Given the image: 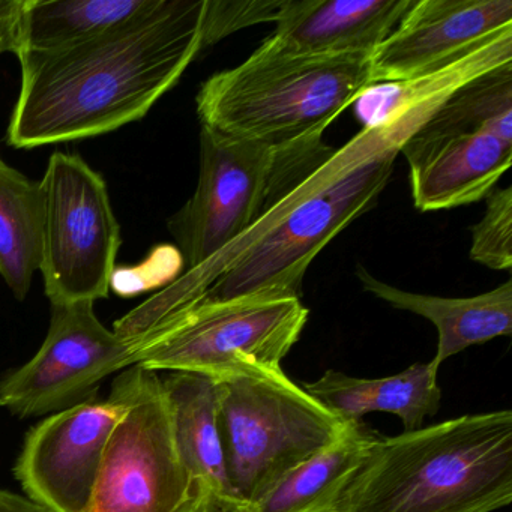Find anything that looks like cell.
I'll use <instances>...</instances> for the list:
<instances>
[{"label": "cell", "instance_id": "9c48e42d", "mask_svg": "<svg viewBox=\"0 0 512 512\" xmlns=\"http://www.w3.org/2000/svg\"><path fill=\"white\" fill-rule=\"evenodd\" d=\"M40 184V271L50 304L106 298L122 238L103 176L79 155L56 152Z\"/></svg>", "mask_w": 512, "mask_h": 512}, {"label": "cell", "instance_id": "d4e9b609", "mask_svg": "<svg viewBox=\"0 0 512 512\" xmlns=\"http://www.w3.org/2000/svg\"><path fill=\"white\" fill-rule=\"evenodd\" d=\"M25 2L0 0V55L19 50V28Z\"/></svg>", "mask_w": 512, "mask_h": 512}, {"label": "cell", "instance_id": "ffe728a7", "mask_svg": "<svg viewBox=\"0 0 512 512\" xmlns=\"http://www.w3.org/2000/svg\"><path fill=\"white\" fill-rule=\"evenodd\" d=\"M158 2L160 0H26L17 53L58 49L94 40L142 19Z\"/></svg>", "mask_w": 512, "mask_h": 512}, {"label": "cell", "instance_id": "9a60e30c", "mask_svg": "<svg viewBox=\"0 0 512 512\" xmlns=\"http://www.w3.org/2000/svg\"><path fill=\"white\" fill-rule=\"evenodd\" d=\"M356 277L371 295L397 310L418 314L436 326L439 335L437 352L430 361L434 370L439 371L446 359L467 347L512 334L511 280H506L490 292L470 298H442L406 292L383 283L361 265L356 268Z\"/></svg>", "mask_w": 512, "mask_h": 512}, {"label": "cell", "instance_id": "8fae6325", "mask_svg": "<svg viewBox=\"0 0 512 512\" xmlns=\"http://www.w3.org/2000/svg\"><path fill=\"white\" fill-rule=\"evenodd\" d=\"M119 418L113 398L59 410L28 434L16 476L50 512H91L107 440Z\"/></svg>", "mask_w": 512, "mask_h": 512}, {"label": "cell", "instance_id": "6da1fadb", "mask_svg": "<svg viewBox=\"0 0 512 512\" xmlns=\"http://www.w3.org/2000/svg\"><path fill=\"white\" fill-rule=\"evenodd\" d=\"M205 0H160L85 43L22 50L7 140L34 149L112 133L148 115L203 50Z\"/></svg>", "mask_w": 512, "mask_h": 512}, {"label": "cell", "instance_id": "52a82bcc", "mask_svg": "<svg viewBox=\"0 0 512 512\" xmlns=\"http://www.w3.org/2000/svg\"><path fill=\"white\" fill-rule=\"evenodd\" d=\"M310 311L298 298H197L149 329L140 367L229 382L275 373Z\"/></svg>", "mask_w": 512, "mask_h": 512}, {"label": "cell", "instance_id": "ac0fdd59", "mask_svg": "<svg viewBox=\"0 0 512 512\" xmlns=\"http://www.w3.org/2000/svg\"><path fill=\"white\" fill-rule=\"evenodd\" d=\"M508 64H512V26L439 70L415 79L368 86L352 104L353 112L362 127H382L428 101L446 100L472 80Z\"/></svg>", "mask_w": 512, "mask_h": 512}, {"label": "cell", "instance_id": "5b68a950", "mask_svg": "<svg viewBox=\"0 0 512 512\" xmlns=\"http://www.w3.org/2000/svg\"><path fill=\"white\" fill-rule=\"evenodd\" d=\"M334 149L323 137L272 148L202 127L196 191L169 221L188 271L205 265L253 229Z\"/></svg>", "mask_w": 512, "mask_h": 512}, {"label": "cell", "instance_id": "7402d4cb", "mask_svg": "<svg viewBox=\"0 0 512 512\" xmlns=\"http://www.w3.org/2000/svg\"><path fill=\"white\" fill-rule=\"evenodd\" d=\"M418 131L431 136L491 131L512 142V64L455 91Z\"/></svg>", "mask_w": 512, "mask_h": 512}, {"label": "cell", "instance_id": "ba28073f", "mask_svg": "<svg viewBox=\"0 0 512 512\" xmlns=\"http://www.w3.org/2000/svg\"><path fill=\"white\" fill-rule=\"evenodd\" d=\"M119 418L104 449L91 512H212L176 445L161 377L133 365L113 383Z\"/></svg>", "mask_w": 512, "mask_h": 512}, {"label": "cell", "instance_id": "4fadbf2b", "mask_svg": "<svg viewBox=\"0 0 512 512\" xmlns=\"http://www.w3.org/2000/svg\"><path fill=\"white\" fill-rule=\"evenodd\" d=\"M415 208L442 211L487 199L511 169L512 142L491 131L422 134L403 143Z\"/></svg>", "mask_w": 512, "mask_h": 512}, {"label": "cell", "instance_id": "5bb4252c", "mask_svg": "<svg viewBox=\"0 0 512 512\" xmlns=\"http://www.w3.org/2000/svg\"><path fill=\"white\" fill-rule=\"evenodd\" d=\"M413 0H284L262 46L295 56H373Z\"/></svg>", "mask_w": 512, "mask_h": 512}, {"label": "cell", "instance_id": "277c9868", "mask_svg": "<svg viewBox=\"0 0 512 512\" xmlns=\"http://www.w3.org/2000/svg\"><path fill=\"white\" fill-rule=\"evenodd\" d=\"M370 56H295L260 46L209 77L197 94L202 127L284 148L322 139L371 83Z\"/></svg>", "mask_w": 512, "mask_h": 512}, {"label": "cell", "instance_id": "603a6c76", "mask_svg": "<svg viewBox=\"0 0 512 512\" xmlns=\"http://www.w3.org/2000/svg\"><path fill=\"white\" fill-rule=\"evenodd\" d=\"M485 202L484 217L470 227V259L494 271H511L512 188H494Z\"/></svg>", "mask_w": 512, "mask_h": 512}, {"label": "cell", "instance_id": "30bf717a", "mask_svg": "<svg viewBox=\"0 0 512 512\" xmlns=\"http://www.w3.org/2000/svg\"><path fill=\"white\" fill-rule=\"evenodd\" d=\"M95 302L52 305L37 355L0 382V406L20 416L44 415L91 401L115 371L139 364L149 332L124 337L98 320Z\"/></svg>", "mask_w": 512, "mask_h": 512}, {"label": "cell", "instance_id": "3957f363", "mask_svg": "<svg viewBox=\"0 0 512 512\" xmlns=\"http://www.w3.org/2000/svg\"><path fill=\"white\" fill-rule=\"evenodd\" d=\"M512 502V412L464 415L379 436L337 512H493Z\"/></svg>", "mask_w": 512, "mask_h": 512}, {"label": "cell", "instance_id": "cb8c5ba5", "mask_svg": "<svg viewBox=\"0 0 512 512\" xmlns=\"http://www.w3.org/2000/svg\"><path fill=\"white\" fill-rule=\"evenodd\" d=\"M284 0H205L203 49L248 26L275 23Z\"/></svg>", "mask_w": 512, "mask_h": 512}, {"label": "cell", "instance_id": "44dd1931", "mask_svg": "<svg viewBox=\"0 0 512 512\" xmlns=\"http://www.w3.org/2000/svg\"><path fill=\"white\" fill-rule=\"evenodd\" d=\"M44 197L34 182L0 157V277L19 301L40 271Z\"/></svg>", "mask_w": 512, "mask_h": 512}, {"label": "cell", "instance_id": "d6986e66", "mask_svg": "<svg viewBox=\"0 0 512 512\" xmlns=\"http://www.w3.org/2000/svg\"><path fill=\"white\" fill-rule=\"evenodd\" d=\"M379 436L362 419L349 421L335 442L287 473L242 512H337L347 481Z\"/></svg>", "mask_w": 512, "mask_h": 512}, {"label": "cell", "instance_id": "8992f818", "mask_svg": "<svg viewBox=\"0 0 512 512\" xmlns=\"http://www.w3.org/2000/svg\"><path fill=\"white\" fill-rule=\"evenodd\" d=\"M220 383V428L238 512L346 430L284 370Z\"/></svg>", "mask_w": 512, "mask_h": 512}, {"label": "cell", "instance_id": "7c38bea8", "mask_svg": "<svg viewBox=\"0 0 512 512\" xmlns=\"http://www.w3.org/2000/svg\"><path fill=\"white\" fill-rule=\"evenodd\" d=\"M509 26L511 0H413L371 56V83L439 70Z\"/></svg>", "mask_w": 512, "mask_h": 512}, {"label": "cell", "instance_id": "484cf974", "mask_svg": "<svg viewBox=\"0 0 512 512\" xmlns=\"http://www.w3.org/2000/svg\"><path fill=\"white\" fill-rule=\"evenodd\" d=\"M0 512H50L37 503L11 491L0 490Z\"/></svg>", "mask_w": 512, "mask_h": 512}, {"label": "cell", "instance_id": "7a4b0ae2", "mask_svg": "<svg viewBox=\"0 0 512 512\" xmlns=\"http://www.w3.org/2000/svg\"><path fill=\"white\" fill-rule=\"evenodd\" d=\"M443 101L421 104L391 124L362 128L241 239L152 298L157 313L167 316L197 298L301 299L313 260L376 205L401 146Z\"/></svg>", "mask_w": 512, "mask_h": 512}, {"label": "cell", "instance_id": "e0dca14e", "mask_svg": "<svg viewBox=\"0 0 512 512\" xmlns=\"http://www.w3.org/2000/svg\"><path fill=\"white\" fill-rule=\"evenodd\" d=\"M437 376L439 371L430 362L410 365L382 379H359L328 370L302 388L343 421H361L368 413L386 412L398 416L406 431H415L440 410L442 389Z\"/></svg>", "mask_w": 512, "mask_h": 512}, {"label": "cell", "instance_id": "2e32d148", "mask_svg": "<svg viewBox=\"0 0 512 512\" xmlns=\"http://www.w3.org/2000/svg\"><path fill=\"white\" fill-rule=\"evenodd\" d=\"M161 382L185 467L205 491L212 512H238L221 437L220 383L190 373H169Z\"/></svg>", "mask_w": 512, "mask_h": 512}]
</instances>
